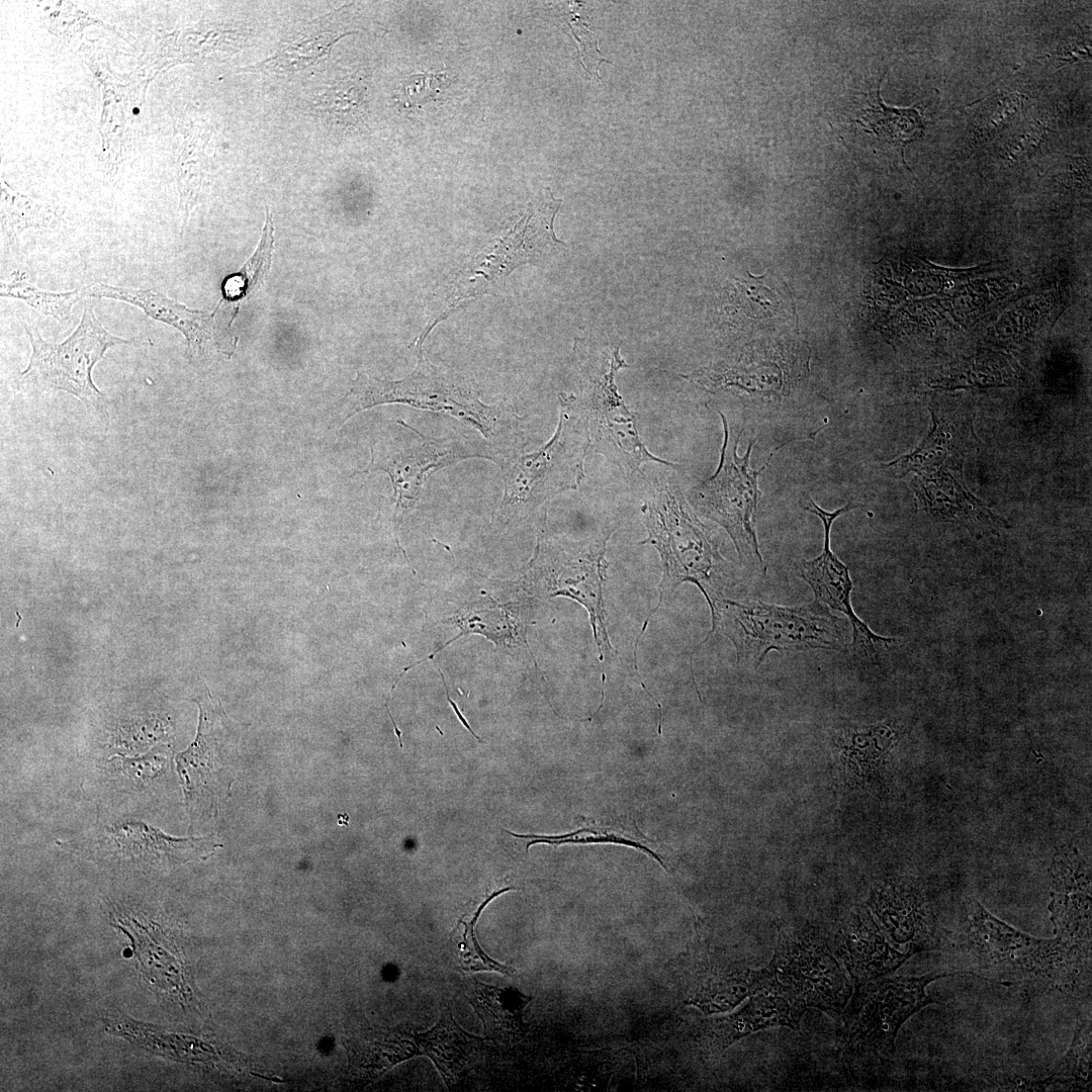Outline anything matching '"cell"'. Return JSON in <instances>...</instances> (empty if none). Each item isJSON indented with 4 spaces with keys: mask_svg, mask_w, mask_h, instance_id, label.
I'll return each mask as SVG.
<instances>
[{
    "mask_svg": "<svg viewBox=\"0 0 1092 1092\" xmlns=\"http://www.w3.org/2000/svg\"><path fill=\"white\" fill-rule=\"evenodd\" d=\"M676 982L681 1001L705 1015L731 1011L750 996L766 992L762 969L720 961L689 963L676 975Z\"/></svg>",
    "mask_w": 1092,
    "mask_h": 1092,
    "instance_id": "obj_19",
    "label": "cell"
},
{
    "mask_svg": "<svg viewBox=\"0 0 1092 1092\" xmlns=\"http://www.w3.org/2000/svg\"><path fill=\"white\" fill-rule=\"evenodd\" d=\"M711 613V633L719 629L733 643L737 663L753 669L774 650L842 651L846 646L845 619L833 615L817 600L783 607L720 599Z\"/></svg>",
    "mask_w": 1092,
    "mask_h": 1092,
    "instance_id": "obj_5",
    "label": "cell"
},
{
    "mask_svg": "<svg viewBox=\"0 0 1092 1092\" xmlns=\"http://www.w3.org/2000/svg\"><path fill=\"white\" fill-rule=\"evenodd\" d=\"M719 415L724 427L720 462L715 474L694 489L692 502L702 515L727 531L741 562L762 570L765 566L759 552L754 515L761 497L757 480L764 466L754 470L749 465L753 441L742 457L737 455L741 432L733 435L724 415Z\"/></svg>",
    "mask_w": 1092,
    "mask_h": 1092,
    "instance_id": "obj_12",
    "label": "cell"
},
{
    "mask_svg": "<svg viewBox=\"0 0 1092 1092\" xmlns=\"http://www.w3.org/2000/svg\"><path fill=\"white\" fill-rule=\"evenodd\" d=\"M273 242V220L266 206V222L258 248L239 272L224 279L221 286L223 299L239 301L264 283L270 269Z\"/></svg>",
    "mask_w": 1092,
    "mask_h": 1092,
    "instance_id": "obj_33",
    "label": "cell"
},
{
    "mask_svg": "<svg viewBox=\"0 0 1092 1092\" xmlns=\"http://www.w3.org/2000/svg\"><path fill=\"white\" fill-rule=\"evenodd\" d=\"M199 708L195 740L175 757L189 817L214 816L230 796L239 758L231 723L210 696L193 700Z\"/></svg>",
    "mask_w": 1092,
    "mask_h": 1092,
    "instance_id": "obj_13",
    "label": "cell"
},
{
    "mask_svg": "<svg viewBox=\"0 0 1092 1092\" xmlns=\"http://www.w3.org/2000/svg\"><path fill=\"white\" fill-rule=\"evenodd\" d=\"M856 507L852 504H846L830 513L821 509L812 499L809 502L805 510L822 520L824 544L823 551L819 556L812 560H805L800 564L799 573L811 586L815 600L846 616L852 628V642L850 644L852 650L861 657L876 659L880 652L895 642V638L874 633L856 616L851 605L852 582L848 567L830 549V531L833 522L840 515Z\"/></svg>",
    "mask_w": 1092,
    "mask_h": 1092,
    "instance_id": "obj_18",
    "label": "cell"
},
{
    "mask_svg": "<svg viewBox=\"0 0 1092 1092\" xmlns=\"http://www.w3.org/2000/svg\"><path fill=\"white\" fill-rule=\"evenodd\" d=\"M451 82L445 73L415 74L402 82L394 99L404 110L419 108L431 100H436Z\"/></svg>",
    "mask_w": 1092,
    "mask_h": 1092,
    "instance_id": "obj_35",
    "label": "cell"
},
{
    "mask_svg": "<svg viewBox=\"0 0 1092 1092\" xmlns=\"http://www.w3.org/2000/svg\"><path fill=\"white\" fill-rule=\"evenodd\" d=\"M932 414L933 429L927 438L910 454L884 465L892 477L910 471L923 476L937 469L961 470L964 456L977 444L972 418Z\"/></svg>",
    "mask_w": 1092,
    "mask_h": 1092,
    "instance_id": "obj_23",
    "label": "cell"
},
{
    "mask_svg": "<svg viewBox=\"0 0 1092 1092\" xmlns=\"http://www.w3.org/2000/svg\"><path fill=\"white\" fill-rule=\"evenodd\" d=\"M516 890L515 887H507L491 893L476 909L472 917L468 920L463 918L459 919V923L463 925V932L461 939L457 936L451 935V938L458 940V960L462 970L466 972H496L505 976L512 977L515 970L510 966L503 965L490 957L480 947L476 937V924L479 915L486 907V905L492 901L495 897L502 895L505 892Z\"/></svg>",
    "mask_w": 1092,
    "mask_h": 1092,
    "instance_id": "obj_34",
    "label": "cell"
},
{
    "mask_svg": "<svg viewBox=\"0 0 1092 1092\" xmlns=\"http://www.w3.org/2000/svg\"><path fill=\"white\" fill-rule=\"evenodd\" d=\"M583 830H584V833H585L584 835H578V830L574 831V832H571V833H568V834H562V835L518 834V833H514V832L509 831V830H506V832H508L509 834H511V835H513L515 837H518V838H529V839H531L526 845L527 851L529 850L531 845H534V844H537V843L551 844L555 848L558 847L561 844H567V843H576V844L617 843V844H623V845H627V846H632L634 848L642 849L649 856L653 857L661 867H663V869L665 871L668 872V870H667L665 863L662 861L661 857L659 855H657L656 852L652 851L650 848H648L647 846L641 844L638 841H635V840H632V839H629V838H624L623 836L615 835L614 833H607V832L600 833V832L594 831L592 829H583Z\"/></svg>",
    "mask_w": 1092,
    "mask_h": 1092,
    "instance_id": "obj_36",
    "label": "cell"
},
{
    "mask_svg": "<svg viewBox=\"0 0 1092 1092\" xmlns=\"http://www.w3.org/2000/svg\"><path fill=\"white\" fill-rule=\"evenodd\" d=\"M560 203L549 189L540 192L514 224L451 273L434 294L416 347H423L433 328L462 303L492 292L519 266L541 261L565 247L553 230Z\"/></svg>",
    "mask_w": 1092,
    "mask_h": 1092,
    "instance_id": "obj_4",
    "label": "cell"
},
{
    "mask_svg": "<svg viewBox=\"0 0 1092 1092\" xmlns=\"http://www.w3.org/2000/svg\"><path fill=\"white\" fill-rule=\"evenodd\" d=\"M911 484L919 506L942 520L999 522L968 491L960 472L951 474L949 469H942L933 477H916Z\"/></svg>",
    "mask_w": 1092,
    "mask_h": 1092,
    "instance_id": "obj_26",
    "label": "cell"
},
{
    "mask_svg": "<svg viewBox=\"0 0 1092 1092\" xmlns=\"http://www.w3.org/2000/svg\"><path fill=\"white\" fill-rule=\"evenodd\" d=\"M961 974L964 973L884 976L855 984L841 1014L845 1048L861 1058L890 1057L902 1025L926 1005L937 1002L927 993V987L938 979Z\"/></svg>",
    "mask_w": 1092,
    "mask_h": 1092,
    "instance_id": "obj_9",
    "label": "cell"
},
{
    "mask_svg": "<svg viewBox=\"0 0 1092 1092\" xmlns=\"http://www.w3.org/2000/svg\"><path fill=\"white\" fill-rule=\"evenodd\" d=\"M941 951L959 959L965 973L1000 984L1090 995L1091 949L1058 936H1031L994 916L974 897L963 901L958 928L946 931Z\"/></svg>",
    "mask_w": 1092,
    "mask_h": 1092,
    "instance_id": "obj_1",
    "label": "cell"
},
{
    "mask_svg": "<svg viewBox=\"0 0 1092 1092\" xmlns=\"http://www.w3.org/2000/svg\"><path fill=\"white\" fill-rule=\"evenodd\" d=\"M620 345L603 349L599 354L579 352L583 399L580 402L589 432L590 445L624 473L642 474V465L655 462L674 466L652 455L638 431L637 415L631 412L618 393L615 375L629 367L619 353Z\"/></svg>",
    "mask_w": 1092,
    "mask_h": 1092,
    "instance_id": "obj_10",
    "label": "cell"
},
{
    "mask_svg": "<svg viewBox=\"0 0 1092 1092\" xmlns=\"http://www.w3.org/2000/svg\"><path fill=\"white\" fill-rule=\"evenodd\" d=\"M93 299H85L78 327L61 343L43 340L35 327L23 324L31 355L20 376L34 387L65 391L100 411L105 397L92 379L95 364L109 348L136 344L139 339H124L106 331L95 315Z\"/></svg>",
    "mask_w": 1092,
    "mask_h": 1092,
    "instance_id": "obj_11",
    "label": "cell"
},
{
    "mask_svg": "<svg viewBox=\"0 0 1092 1092\" xmlns=\"http://www.w3.org/2000/svg\"><path fill=\"white\" fill-rule=\"evenodd\" d=\"M766 992L781 994L806 1009L841 1016L853 988L825 936L811 926L784 929L762 969Z\"/></svg>",
    "mask_w": 1092,
    "mask_h": 1092,
    "instance_id": "obj_8",
    "label": "cell"
},
{
    "mask_svg": "<svg viewBox=\"0 0 1092 1092\" xmlns=\"http://www.w3.org/2000/svg\"><path fill=\"white\" fill-rule=\"evenodd\" d=\"M384 403H404L464 422L490 446L494 463L523 449L514 412L503 404H485L467 381L433 365L423 349H418L415 369L402 379L382 380L358 373L332 410L329 428H340L356 414Z\"/></svg>",
    "mask_w": 1092,
    "mask_h": 1092,
    "instance_id": "obj_2",
    "label": "cell"
},
{
    "mask_svg": "<svg viewBox=\"0 0 1092 1092\" xmlns=\"http://www.w3.org/2000/svg\"><path fill=\"white\" fill-rule=\"evenodd\" d=\"M398 430L371 446L368 474L384 471L390 477L396 510L411 509L419 500L428 476L442 468L468 458L494 460V453L485 441L467 437L437 439L426 436L402 421Z\"/></svg>",
    "mask_w": 1092,
    "mask_h": 1092,
    "instance_id": "obj_14",
    "label": "cell"
},
{
    "mask_svg": "<svg viewBox=\"0 0 1092 1092\" xmlns=\"http://www.w3.org/2000/svg\"><path fill=\"white\" fill-rule=\"evenodd\" d=\"M1091 1021L1078 1023L1071 1045L1056 1071L1039 1081V1090H1087L1091 1088Z\"/></svg>",
    "mask_w": 1092,
    "mask_h": 1092,
    "instance_id": "obj_30",
    "label": "cell"
},
{
    "mask_svg": "<svg viewBox=\"0 0 1092 1092\" xmlns=\"http://www.w3.org/2000/svg\"><path fill=\"white\" fill-rule=\"evenodd\" d=\"M86 298H106L129 303L148 316L177 329L186 339L185 355L193 365L209 361L217 354H228L231 343L215 320V311H199L171 299L154 289H138L95 283L82 289Z\"/></svg>",
    "mask_w": 1092,
    "mask_h": 1092,
    "instance_id": "obj_17",
    "label": "cell"
},
{
    "mask_svg": "<svg viewBox=\"0 0 1092 1092\" xmlns=\"http://www.w3.org/2000/svg\"><path fill=\"white\" fill-rule=\"evenodd\" d=\"M57 844L87 858L144 864L185 862L205 858L220 846L207 837H173L138 820L101 824Z\"/></svg>",
    "mask_w": 1092,
    "mask_h": 1092,
    "instance_id": "obj_15",
    "label": "cell"
},
{
    "mask_svg": "<svg viewBox=\"0 0 1092 1092\" xmlns=\"http://www.w3.org/2000/svg\"><path fill=\"white\" fill-rule=\"evenodd\" d=\"M57 221L55 209L22 195L1 182V230L6 243L14 247L19 235L29 228H50Z\"/></svg>",
    "mask_w": 1092,
    "mask_h": 1092,
    "instance_id": "obj_31",
    "label": "cell"
},
{
    "mask_svg": "<svg viewBox=\"0 0 1092 1092\" xmlns=\"http://www.w3.org/2000/svg\"><path fill=\"white\" fill-rule=\"evenodd\" d=\"M857 121L879 139L897 146L903 157L905 145L917 140L923 130V120L918 110L885 105L879 87L869 95L867 106L860 110Z\"/></svg>",
    "mask_w": 1092,
    "mask_h": 1092,
    "instance_id": "obj_27",
    "label": "cell"
},
{
    "mask_svg": "<svg viewBox=\"0 0 1092 1092\" xmlns=\"http://www.w3.org/2000/svg\"><path fill=\"white\" fill-rule=\"evenodd\" d=\"M0 295L19 299L37 312L59 322L69 318L74 304L84 296L82 289L53 292L39 289L27 280L24 272L14 271L9 282L0 284Z\"/></svg>",
    "mask_w": 1092,
    "mask_h": 1092,
    "instance_id": "obj_32",
    "label": "cell"
},
{
    "mask_svg": "<svg viewBox=\"0 0 1092 1092\" xmlns=\"http://www.w3.org/2000/svg\"><path fill=\"white\" fill-rule=\"evenodd\" d=\"M465 997L480 1018L487 1039L508 1042L524 1033L523 1012L531 997L513 987L470 980Z\"/></svg>",
    "mask_w": 1092,
    "mask_h": 1092,
    "instance_id": "obj_25",
    "label": "cell"
},
{
    "mask_svg": "<svg viewBox=\"0 0 1092 1092\" xmlns=\"http://www.w3.org/2000/svg\"><path fill=\"white\" fill-rule=\"evenodd\" d=\"M1049 910L1055 933L1091 949V869L1075 847H1063L1051 863Z\"/></svg>",
    "mask_w": 1092,
    "mask_h": 1092,
    "instance_id": "obj_20",
    "label": "cell"
},
{
    "mask_svg": "<svg viewBox=\"0 0 1092 1092\" xmlns=\"http://www.w3.org/2000/svg\"><path fill=\"white\" fill-rule=\"evenodd\" d=\"M806 1008L771 992H759L728 1015L704 1019L696 1026L695 1040L707 1055L722 1054L749 1034L779 1026L796 1028Z\"/></svg>",
    "mask_w": 1092,
    "mask_h": 1092,
    "instance_id": "obj_21",
    "label": "cell"
},
{
    "mask_svg": "<svg viewBox=\"0 0 1092 1092\" xmlns=\"http://www.w3.org/2000/svg\"><path fill=\"white\" fill-rule=\"evenodd\" d=\"M419 1055H426L435 1064L448 1087L457 1084L477 1061L483 1038L468 1033L455 1021L449 1007L437 1024L414 1034Z\"/></svg>",
    "mask_w": 1092,
    "mask_h": 1092,
    "instance_id": "obj_24",
    "label": "cell"
},
{
    "mask_svg": "<svg viewBox=\"0 0 1092 1092\" xmlns=\"http://www.w3.org/2000/svg\"><path fill=\"white\" fill-rule=\"evenodd\" d=\"M435 666H436V668L438 669V671H439V673H440V675H441V677H442V681H443V685H444V688H445V693H446V697H447V700H448L449 704L451 705V707L453 708V710H454L455 714L457 715L458 719H459V720H460V722H461V723L463 724V726H464V727H465V728H466V729H467V730H468V731H469V732H470V733H471V734H472V735H473V736H474V737H475V738H476V739H477V740H478L479 742H482V740L480 739V737H479V736H478V735H477V734H476V733H475V732H474V731L472 730V728L470 727V725L468 724V722L466 721V719H465V718L463 717V715L461 714L460 710L458 709V707H457L456 703H455V702H454V701H453V700H452V699L450 698V696H449V693H448V688H447V685H446V682H445V679H444V675H443L442 671L440 670V668H439V667H438V666L436 665V663H435Z\"/></svg>",
    "mask_w": 1092,
    "mask_h": 1092,
    "instance_id": "obj_37",
    "label": "cell"
},
{
    "mask_svg": "<svg viewBox=\"0 0 1092 1092\" xmlns=\"http://www.w3.org/2000/svg\"><path fill=\"white\" fill-rule=\"evenodd\" d=\"M314 110L329 125L360 128L365 125L366 84L362 76L352 75L336 81L313 102Z\"/></svg>",
    "mask_w": 1092,
    "mask_h": 1092,
    "instance_id": "obj_28",
    "label": "cell"
},
{
    "mask_svg": "<svg viewBox=\"0 0 1092 1092\" xmlns=\"http://www.w3.org/2000/svg\"><path fill=\"white\" fill-rule=\"evenodd\" d=\"M642 513L648 537L640 544H651L661 558L660 599L682 582H692L702 590L712 611L723 590L736 583L733 568L721 555L712 531L670 480L649 484Z\"/></svg>",
    "mask_w": 1092,
    "mask_h": 1092,
    "instance_id": "obj_3",
    "label": "cell"
},
{
    "mask_svg": "<svg viewBox=\"0 0 1092 1092\" xmlns=\"http://www.w3.org/2000/svg\"><path fill=\"white\" fill-rule=\"evenodd\" d=\"M891 944L909 954L941 951L946 931L936 918L923 887L915 880H892L878 885L868 902Z\"/></svg>",
    "mask_w": 1092,
    "mask_h": 1092,
    "instance_id": "obj_16",
    "label": "cell"
},
{
    "mask_svg": "<svg viewBox=\"0 0 1092 1092\" xmlns=\"http://www.w3.org/2000/svg\"><path fill=\"white\" fill-rule=\"evenodd\" d=\"M171 746L160 743L133 756L114 754L106 760L105 776L122 791H142L157 784L169 768Z\"/></svg>",
    "mask_w": 1092,
    "mask_h": 1092,
    "instance_id": "obj_29",
    "label": "cell"
},
{
    "mask_svg": "<svg viewBox=\"0 0 1092 1092\" xmlns=\"http://www.w3.org/2000/svg\"><path fill=\"white\" fill-rule=\"evenodd\" d=\"M833 951L855 984L890 975L911 958L891 944L868 907L843 921Z\"/></svg>",
    "mask_w": 1092,
    "mask_h": 1092,
    "instance_id": "obj_22",
    "label": "cell"
},
{
    "mask_svg": "<svg viewBox=\"0 0 1092 1092\" xmlns=\"http://www.w3.org/2000/svg\"><path fill=\"white\" fill-rule=\"evenodd\" d=\"M560 415L552 438L539 450L523 449L502 458L503 517L527 516L559 493L578 487L590 447L586 419L580 402L560 393Z\"/></svg>",
    "mask_w": 1092,
    "mask_h": 1092,
    "instance_id": "obj_6",
    "label": "cell"
},
{
    "mask_svg": "<svg viewBox=\"0 0 1092 1092\" xmlns=\"http://www.w3.org/2000/svg\"><path fill=\"white\" fill-rule=\"evenodd\" d=\"M875 272L871 297L876 316L899 332L932 328V308L938 325L949 317L962 324L952 311L965 306L957 300L970 297L972 285L982 280L975 270L938 268L911 258L885 261Z\"/></svg>",
    "mask_w": 1092,
    "mask_h": 1092,
    "instance_id": "obj_7",
    "label": "cell"
}]
</instances>
